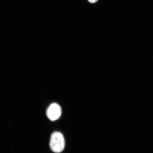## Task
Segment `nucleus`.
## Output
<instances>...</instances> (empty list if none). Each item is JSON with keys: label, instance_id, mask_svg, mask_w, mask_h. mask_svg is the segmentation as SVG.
<instances>
[{"label": "nucleus", "instance_id": "obj_1", "mask_svg": "<svg viewBox=\"0 0 153 153\" xmlns=\"http://www.w3.org/2000/svg\"><path fill=\"white\" fill-rule=\"evenodd\" d=\"M51 150L55 153H60L64 150L65 141L62 134L59 132H55L51 135L50 142Z\"/></svg>", "mask_w": 153, "mask_h": 153}, {"label": "nucleus", "instance_id": "obj_2", "mask_svg": "<svg viewBox=\"0 0 153 153\" xmlns=\"http://www.w3.org/2000/svg\"><path fill=\"white\" fill-rule=\"evenodd\" d=\"M62 114V109L56 103L50 105L47 111V116L50 120L54 121L58 119Z\"/></svg>", "mask_w": 153, "mask_h": 153}, {"label": "nucleus", "instance_id": "obj_3", "mask_svg": "<svg viewBox=\"0 0 153 153\" xmlns=\"http://www.w3.org/2000/svg\"><path fill=\"white\" fill-rule=\"evenodd\" d=\"M90 3H94L96 2L97 1H98V0H88Z\"/></svg>", "mask_w": 153, "mask_h": 153}]
</instances>
